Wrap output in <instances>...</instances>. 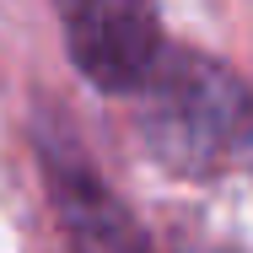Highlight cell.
Listing matches in <instances>:
<instances>
[{
    "label": "cell",
    "instance_id": "6da1fadb",
    "mask_svg": "<svg viewBox=\"0 0 253 253\" xmlns=\"http://www.w3.org/2000/svg\"><path fill=\"white\" fill-rule=\"evenodd\" d=\"M70 27V54L76 65L108 86V92H129L156 59V27L146 11L129 5H81L65 16Z\"/></svg>",
    "mask_w": 253,
    "mask_h": 253
}]
</instances>
